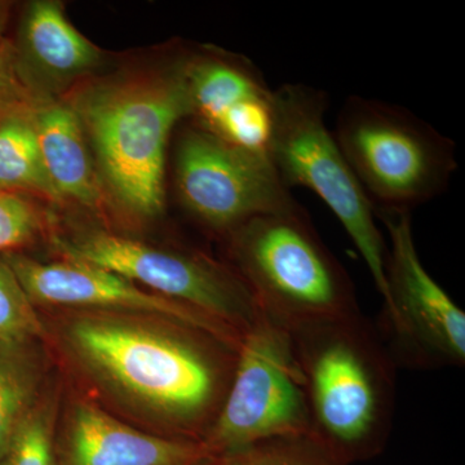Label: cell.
<instances>
[{
    "label": "cell",
    "mask_w": 465,
    "mask_h": 465,
    "mask_svg": "<svg viewBox=\"0 0 465 465\" xmlns=\"http://www.w3.org/2000/svg\"><path fill=\"white\" fill-rule=\"evenodd\" d=\"M43 339L0 341V463L47 387Z\"/></svg>",
    "instance_id": "2e32d148"
},
{
    "label": "cell",
    "mask_w": 465,
    "mask_h": 465,
    "mask_svg": "<svg viewBox=\"0 0 465 465\" xmlns=\"http://www.w3.org/2000/svg\"><path fill=\"white\" fill-rule=\"evenodd\" d=\"M2 259L35 307L166 317L241 342V333L228 324L105 269L69 260L42 262L16 252L5 253Z\"/></svg>",
    "instance_id": "8fae6325"
},
{
    "label": "cell",
    "mask_w": 465,
    "mask_h": 465,
    "mask_svg": "<svg viewBox=\"0 0 465 465\" xmlns=\"http://www.w3.org/2000/svg\"><path fill=\"white\" fill-rule=\"evenodd\" d=\"M327 108L326 92L311 85L289 84L274 90L269 161L289 191L309 189L338 217L384 299L387 246L374 208L327 128Z\"/></svg>",
    "instance_id": "8992f818"
},
{
    "label": "cell",
    "mask_w": 465,
    "mask_h": 465,
    "mask_svg": "<svg viewBox=\"0 0 465 465\" xmlns=\"http://www.w3.org/2000/svg\"><path fill=\"white\" fill-rule=\"evenodd\" d=\"M189 57L150 74L87 85L70 105L94 150L101 185L137 219L164 210L168 140L192 115Z\"/></svg>",
    "instance_id": "7a4b0ae2"
},
{
    "label": "cell",
    "mask_w": 465,
    "mask_h": 465,
    "mask_svg": "<svg viewBox=\"0 0 465 465\" xmlns=\"http://www.w3.org/2000/svg\"><path fill=\"white\" fill-rule=\"evenodd\" d=\"M188 85L195 124L211 131L224 116L273 101L274 90L250 61L222 54L189 57Z\"/></svg>",
    "instance_id": "5bb4252c"
},
{
    "label": "cell",
    "mask_w": 465,
    "mask_h": 465,
    "mask_svg": "<svg viewBox=\"0 0 465 465\" xmlns=\"http://www.w3.org/2000/svg\"><path fill=\"white\" fill-rule=\"evenodd\" d=\"M201 440L145 432L88 400H75L57 425V465H203Z\"/></svg>",
    "instance_id": "7c38bea8"
},
{
    "label": "cell",
    "mask_w": 465,
    "mask_h": 465,
    "mask_svg": "<svg viewBox=\"0 0 465 465\" xmlns=\"http://www.w3.org/2000/svg\"><path fill=\"white\" fill-rule=\"evenodd\" d=\"M24 57L43 78L66 82L90 72L100 52L67 21L58 3L34 2L21 25Z\"/></svg>",
    "instance_id": "9a60e30c"
},
{
    "label": "cell",
    "mask_w": 465,
    "mask_h": 465,
    "mask_svg": "<svg viewBox=\"0 0 465 465\" xmlns=\"http://www.w3.org/2000/svg\"><path fill=\"white\" fill-rule=\"evenodd\" d=\"M67 365L161 436L201 440L222 406L240 344L171 318L64 311L45 326Z\"/></svg>",
    "instance_id": "6da1fadb"
},
{
    "label": "cell",
    "mask_w": 465,
    "mask_h": 465,
    "mask_svg": "<svg viewBox=\"0 0 465 465\" xmlns=\"http://www.w3.org/2000/svg\"><path fill=\"white\" fill-rule=\"evenodd\" d=\"M5 7H3L2 5H0V36H2V30H3V26H5Z\"/></svg>",
    "instance_id": "603a6c76"
},
{
    "label": "cell",
    "mask_w": 465,
    "mask_h": 465,
    "mask_svg": "<svg viewBox=\"0 0 465 465\" xmlns=\"http://www.w3.org/2000/svg\"><path fill=\"white\" fill-rule=\"evenodd\" d=\"M173 183L185 213L223 240L253 217L299 206L269 159L198 124L186 127L177 140Z\"/></svg>",
    "instance_id": "30bf717a"
},
{
    "label": "cell",
    "mask_w": 465,
    "mask_h": 465,
    "mask_svg": "<svg viewBox=\"0 0 465 465\" xmlns=\"http://www.w3.org/2000/svg\"><path fill=\"white\" fill-rule=\"evenodd\" d=\"M203 465H345L312 433L272 437L228 454L217 455Z\"/></svg>",
    "instance_id": "ac0fdd59"
},
{
    "label": "cell",
    "mask_w": 465,
    "mask_h": 465,
    "mask_svg": "<svg viewBox=\"0 0 465 465\" xmlns=\"http://www.w3.org/2000/svg\"><path fill=\"white\" fill-rule=\"evenodd\" d=\"M47 339L45 321L17 278L0 259V341Z\"/></svg>",
    "instance_id": "ffe728a7"
},
{
    "label": "cell",
    "mask_w": 465,
    "mask_h": 465,
    "mask_svg": "<svg viewBox=\"0 0 465 465\" xmlns=\"http://www.w3.org/2000/svg\"><path fill=\"white\" fill-rule=\"evenodd\" d=\"M52 243L64 260L121 275L143 289L203 312L242 336L262 316L234 269L202 251L154 246L103 231L56 234Z\"/></svg>",
    "instance_id": "52a82bcc"
},
{
    "label": "cell",
    "mask_w": 465,
    "mask_h": 465,
    "mask_svg": "<svg viewBox=\"0 0 465 465\" xmlns=\"http://www.w3.org/2000/svg\"><path fill=\"white\" fill-rule=\"evenodd\" d=\"M224 242L260 312L284 329L360 313L347 271L302 207L253 217Z\"/></svg>",
    "instance_id": "277c9868"
},
{
    "label": "cell",
    "mask_w": 465,
    "mask_h": 465,
    "mask_svg": "<svg viewBox=\"0 0 465 465\" xmlns=\"http://www.w3.org/2000/svg\"><path fill=\"white\" fill-rule=\"evenodd\" d=\"M0 189L61 200L45 170L32 114L0 121Z\"/></svg>",
    "instance_id": "e0dca14e"
},
{
    "label": "cell",
    "mask_w": 465,
    "mask_h": 465,
    "mask_svg": "<svg viewBox=\"0 0 465 465\" xmlns=\"http://www.w3.org/2000/svg\"><path fill=\"white\" fill-rule=\"evenodd\" d=\"M32 121L45 170L61 200L99 207L103 197L100 177L74 109L45 101L32 113Z\"/></svg>",
    "instance_id": "4fadbf2b"
},
{
    "label": "cell",
    "mask_w": 465,
    "mask_h": 465,
    "mask_svg": "<svg viewBox=\"0 0 465 465\" xmlns=\"http://www.w3.org/2000/svg\"><path fill=\"white\" fill-rule=\"evenodd\" d=\"M45 101L39 99L24 75L16 54L0 36V121L32 114Z\"/></svg>",
    "instance_id": "7402d4cb"
},
{
    "label": "cell",
    "mask_w": 465,
    "mask_h": 465,
    "mask_svg": "<svg viewBox=\"0 0 465 465\" xmlns=\"http://www.w3.org/2000/svg\"><path fill=\"white\" fill-rule=\"evenodd\" d=\"M390 232L384 307L378 330L396 366L463 367L465 314L428 273L416 251L411 213L378 215Z\"/></svg>",
    "instance_id": "9c48e42d"
},
{
    "label": "cell",
    "mask_w": 465,
    "mask_h": 465,
    "mask_svg": "<svg viewBox=\"0 0 465 465\" xmlns=\"http://www.w3.org/2000/svg\"><path fill=\"white\" fill-rule=\"evenodd\" d=\"M42 231V217L18 193L0 189V251L9 253L26 246Z\"/></svg>",
    "instance_id": "44dd1931"
},
{
    "label": "cell",
    "mask_w": 465,
    "mask_h": 465,
    "mask_svg": "<svg viewBox=\"0 0 465 465\" xmlns=\"http://www.w3.org/2000/svg\"><path fill=\"white\" fill-rule=\"evenodd\" d=\"M60 394L47 385L0 465H57L56 433Z\"/></svg>",
    "instance_id": "d6986e66"
},
{
    "label": "cell",
    "mask_w": 465,
    "mask_h": 465,
    "mask_svg": "<svg viewBox=\"0 0 465 465\" xmlns=\"http://www.w3.org/2000/svg\"><path fill=\"white\" fill-rule=\"evenodd\" d=\"M307 393L312 434L351 465L387 446L396 363L362 314L289 330Z\"/></svg>",
    "instance_id": "3957f363"
},
{
    "label": "cell",
    "mask_w": 465,
    "mask_h": 465,
    "mask_svg": "<svg viewBox=\"0 0 465 465\" xmlns=\"http://www.w3.org/2000/svg\"><path fill=\"white\" fill-rule=\"evenodd\" d=\"M304 433H312L311 414L292 339L262 314L242 336L231 384L201 442L217 457Z\"/></svg>",
    "instance_id": "ba28073f"
},
{
    "label": "cell",
    "mask_w": 465,
    "mask_h": 465,
    "mask_svg": "<svg viewBox=\"0 0 465 465\" xmlns=\"http://www.w3.org/2000/svg\"><path fill=\"white\" fill-rule=\"evenodd\" d=\"M332 133L376 216L440 197L458 168L451 139L385 101L348 97Z\"/></svg>",
    "instance_id": "5b68a950"
}]
</instances>
